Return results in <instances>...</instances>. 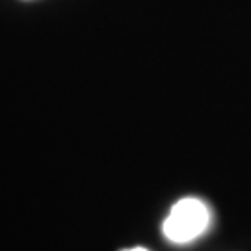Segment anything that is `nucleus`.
Returning <instances> with one entry per match:
<instances>
[{"instance_id":"f03ea898","label":"nucleus","mask_w":251,"mask_h":251,"mask_svg":"<svg viewBox=\"0 0 251 251\" xmlns=\"http://www.w3.org/2000/svg\"><path fill=\"white\" fill-rule=\"evenodd\" d=\"M123 251H149V250H145V248H130V250H123Z\"/></svg>"},{"instance_id":"f257e3e1","label":"nucleus","mask_w":251,"mask_h":251,"mask_svg":"<svg viewBox=\"0 0 251 251\" xmlns=\"http://www.w3.org/2000/svg\"><path fill=\"white\" fill-rule=\"evenodd\" d=\"M208 222V206L198 198H184L171 206L162 225V233L173 244H188L205 233Z\"/></svg>"}]
</instances>
